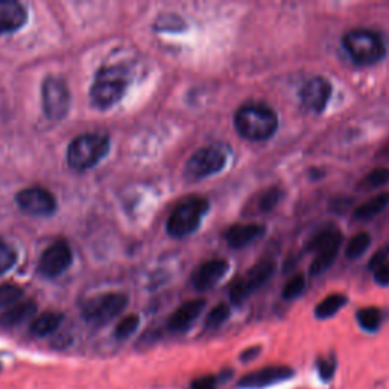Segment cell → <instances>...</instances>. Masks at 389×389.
Here are the masks:
<instances>
[{
	"label": "cell",
	"mask_w": 389,
	"mask_h": 389,
	"mask_svg": "<svg viewBox=\"0 0 389 389\" xmlns=\"http://www.w3.org/2000/svg\"><path fill=\"white\" fill-rule=\"evenodd\" d=\"M234 126L243 139L263 142L271 139L279 128V116L263 104H247L234 116Z\"/></svg>",
	"instance_id": "obj_1"
},
{
	"label": "cell",
	"mask_w": 389,
	"mask_h": 389,
	"mask_svg": "<svg viewBox=\"0 0 389 389\" xmlns=\"http://www.w3.org/2000/svg\"><path fill=\"white\" fill-rule=\"evenodd\" d=\"M342 46L358 66H372L382 61L386 47L382 37L370 29H353L342 37Z\"/></svg>",
	"instance_id": "obj_2"
},
{
	"label": "cell",
	"mask_w": 389,
	"mask_h": 389,
	"mask_svg": "<svg viewBox=\"0 0 389 389\" xmlns=\"http://www.w3.org/2000/svg\"><path fill=\"white\" fill-rule=\"evenodd\" d=\"M110 151V137L105 134H83L67 149V163L75 170L94 167Z\"/></svg>",
	"instance_id": "obj_3"
},
{
	"label": "cell",
	"mask_w": 389,
	"mask_h": 389,
	"mask_svg": "<svg viewBox=\"0 0 389 389\" xmlns=\"http://www.w3.org/2000/svg\"><path fill=\"white\" fill-rule=\"evenodd\" d=\"M208 201L202 197H190L175 207L169 216L166 230L174 238H185L197 231L201 219L207 213Z\"/></svg>",
	"instance_id": "obj_4"
},
{
	"label": "cell",
	"mask_w": 389,
	"mask_h": 389,
	"mask_svg": "<svg viewBox=\"0 0 389 389\" xmlns=\"http://www.w3.org/2000/svg\"><path fill=\"white\" fill-rule=\"evenodd\" d=\"M126 88L125 73L119 67H105L96 75L94 84L92 85V101L99 108L113 107L120 101Z\"/></svg>",
	"instance_id": "obj_5"
},
{
	"label": "cell",
	"mask_w": 389,
	"mask_h": 389,
	"mask_svg": "<svg viewBox=\"0 0 389 389\" xmlns=\"http://www.w3.org/2000/svg\"><path fill=\"white\" fill-rule=\"evenodd\" d=\"M128 304V297L125 294H111L97 295L83 306V318L94 327H102L111 322L125 311Z\"/></svg>",
	"instance_id": "obj_6"
},
{
	"label": "cell",
	"mask_w": 389,
	"mask_h": 389,
	"mask_svg": "<svg viewBox=\"0 0 389 389\" xmlns=\"http://www.w3.org/2000/svg\"><path fill=\"white\" fill-rule=\"evenodd\" d=\"M226 163V156L222 149L216 146H206L201 148L189 158L185 165V178L190 181H198L202 178L221 172Z\"/></svg>",
	"instance_id": "obj_7"
},
{
	"label": "cell",
	"mask_w": 389,
	"mask_h": 389,
	"mask_svg": "<svg viewBox=\"0 0 389 389\" xmlns=\"http://www.w3.org/2000/svg\"><path fill=\"white\" fill-rule=\"evenodd\" d=\"M275 272V262L262 260L254 265L251 270L243 274L240 279L233 283L230 288V298L234 304H242L253 294L254 290L262 288Z\"/></svg>",
	"instance_id": "obj_8"
},
{
	"label": "cell",
	"mask_w": 389,
	"mask_h": 389,
	"mask_svg": "<svg viewBox=\"0 0 389 389\" xmlns=\"http://www.w3.org/2000/svg\"><path fill=\"white\" fill-rule=\"evenodd\" d=\"M43 108L51 120H61L70 108L69 87L63 79L49 76L43 83Z\"/></svg>",
	"instance_id": "obj_9"
},
{
	"label": "cell",
	"mask_w": 389,
	"mask_h": 389,
	"mask_svg": "<svg viewBox=\"0 0 389 389\" xmlns=\"http://www.w3.org/2000/svg\"><path fill=\"white\" fill-rule=\"evenodd\" d=\"M295 371L286 365H271V367H263L260 370H256L253 372L243 376L238 388L240 389H265L274 385H279L292 379Z\"/></svg>",
	"instance_id": "obj_10"
},
{
	"label": "cell",
	"mask_w": 389,
	"mask_h": 389,
	"mask_svg": "<svg viewBox=\"0 0 389 389\" xmlns=\"http://www.w3.org/2000/svg\"><path fill=\"white\" fill-rule=\"evenodd\" d=\"M15 201L23 212L34 216H51L56 208V201L52 193L38 185L20 190Z\"/></svg>",
	"instance_id": "obj_11"
},
{
	"label": "cell",
	"mask_w": 389,
	"mask_h": 389,
	"mask_svg": "<svg viewBox=\"0 0 389 389\" xmlns=\"http://www.w3.org/2000/svg\"><path fill=\"white\" fill-rule=\"evenodd\" d=\"M72 263V249L66 242H55L40 257L38 271L44 277H58Z\"/></svg>",
	"instance_id": "obj_12"
},
{
	"label": "cell",
	"mask_w": 389,
	"mask_h": 389,
	"mask_svg": "<svg viewBox=\"0 0 389 389\" xmlns=\"http://www.w3.org/2000/svg\"><path fill=\"white\" fill-rule=\"evenodd\" d=\"M301 101L306 108L315 113L326 110L331 96V84L324 76H313L301 88Z\"/></svg>",
	"instance_id": "obj_13"
},
{
	"label": "cell",
	"mask_w": 389,
	"mask_h": 389,
	"mask_svg": "<svg viewBox=\"0 0 389 389\" xmlns=\"http://www.w3.org/2000/svg\"><path fill=\"white\" fill-rule=\"evenodd\" d=\"M229 271V263L224 258H212L198 266L192 275V283L197 290L204 292L215 288Z\"/></svg>",
	"instance_id": "obj_14"
},
{
	"label": "cell",
	"mask_w": 389,
	"mask_h": 389,
	"mask_svg": "<svg viewBox=\"0 0 389 389\" xmlns=\"http://www.w3.org/2000/svg\"><path fill=\"white\" fill-rule=\"evenodd\" d=\"M204 299H193V301L184 303L170 315L167 321V330L172 331V333H184V331H188L193 326L194 321L198 320L202 311H204Z\"/></svg>",
	"instance_id": "obj_15"
},
{
	"label": "cell",
	"mask_w": 389,
	"mask_h": 389,
	"mask_svg": "<svg viewBox=\"0 0 389 389\" xmlns=\"http://www.w3.org/2000/svg\"><path fill=\"white\" fill-rule=\"evenodd\" d=\"M342 233L339 230L331 236L326 243L315 251L316 256L313 258V262L311 265V275H320L322 272H326L329 267L333 265L336 260L339 248L342 245Z\"/></svg>",
	"instance_id": "obj_16"
},
{
	"label": "cell",
	"mask_w": 389,
	"mask_h": 389,
	"mask_svg": "<svg viewBox=\"0 0 389 389\" xmlns=\"http://www.w3.org/2000/svg\"><path fill=\"white\" fill-rule=\"evenodd\" d=\"M28 20L24 6L15 0H0V34L19 31Z\"/></svg>",
	"instance_id": "obj_17"
},
{
	"label": "cell",
	"mask_w": 389,
	"mask_h": 389,
	"mask_svg": "<svg viewBox=\"0 0 389 389\" xmlns=\"http://www.w3.org/2000/svg\"><path fill=\"white\" fill-rule=\"evenodd\" d=\"M265 225L262 224H236L230 226L225 233V240L231 248H243L251 242L257 240L265 234Z\"/></svg>",
	"instance_id": "obj_18"
},
{
	"label": "cell",
	"mask_w": 389,
	"mask_h": 389,
	"mask_svg": "<svg viewBox=\"0 0 389 389\" xmlns=\"http://www.w3.org/2000/svg\"><path fill=\"white\" fill-rule=\"evenodd\" d=\"M37 312V303L34 299H24L17 304L11 306L10 309L0 313V326L2 327H15L24 321L31 320Z\"/></svg>",
	"instance_id": "obj_19"
},
{
	"label": "cell",
	"mask_w": 389,
	"mask_h": 389,
	"mask_svg": "<svg viewBox=\"0 0 389 389\" xmlns=\"http://www.w3.org/2000/svg\"><path fill=\"white\" fill-rule=\"evenodd\" d=\"M64 320V315L60 312H44L31 324V333L37 338H44L55 333L60 329L61 322Z\"/></svg>",
	"instance_id": "obj_20"
},
{
	"label": "cell",
	"mask_w": 389,
	"mask_h": 389,
	"mask_svg": "<svg viewBox=\"0 0 389 389\" xmlns=\"http://www.w3.org/2000/svg\"><path fill=\"white\" fill-rule=\"evenodd\" d=\"M388 204H389V193L388 192L379 193L376 197L370 198L368 201L362 202L359 207H356L353 217L356 221H368V219L382 213L388 207Z\"/></svg>",
	"instance_id": "obj_21"
},
{
	"label": "cell",
	"mask_w": 389,
	"mask_h": 389,
	"mask_svg": "<svg viewBox=\"0 0 389 389\" xmlns=\"http://www.w3.org/2000/svg\"><path fill=\"white\" fill-rule=\"evenodd\" d=\"M348 298L344 294H331L315 307V316L318 320H329L335 316L347 304Z\"/></svg>",
	"instance_id": "obj_22"
},
{
	"label": "cell",
	"mask_w": 389,
	"mask_h": 389,
	"mask_svg": "<svg viewBox=\"0 0 389 389\" xmlns=\"http://www.w3.org/2000/svg\"><path fill=\"white\" fill-rule=\"evenodd\" d=\"M356 320L361 326L362 330L368 331V333H374L380 329V324H382L383 315L380 312L377 307H363L358 313H356Z\"/></svg>",
	"instance_id": "obj_23"
},
{
	"label": "cell",
	"mask_w": 389,
	"mask_h": 389,
	"mask_svg": "<svg viewBox=\"0 0 389 389\" xmlns=\"http://www.w3.org/2000/svg\"><path fill=\"white\" fill-rule=\"evenodd\" d=\"M281 189L274 185V188H270L263 190L260 194L257 197V202H256V210L258 213H270L272 210L277 207V204L281 199Z\"/></svg>",
	"instance_id": "obj_24"
},
{
	"label": "cell",
	"mask_w": 389,
	"mask_h": 389,
	"mask_svg": "<svg viewBox=\"0 0 389 389\" xmlns=\"http://www.w3.org/2000/svg\"><path fill=\"white\" fill-rule=\"evenodd\" d=\"M371 243V236L368 233H358L356 236H353L347 243L345 248V257L347 258H359L365 251L370 248Z\"/></svg>",
	"instance_id": "obj_25"
},
{
	"label": "cell",
	"mask_w": 389,
	"mask_h": 389,
	"mask_svg": "<svg viewBox=\"0 0 389 389\" xmlns=\"http://www.w3.org/2000/svg\"><path fill=\"white\" fill-rule=\"evenodd\" d=\"M23 290L17 285L13 283H6V285H0V311L10 309L11 306L22 301Z\"/></svg>",
	"instance_id": "obj_26"
},
{
	"label": "cell",
	"mask_w": 389,
	"mask_h": 389,
	"mask_svg": "<svg viewBox=\"0 0 389 389\" xmlns=\"http://www.w3.org/2000/svg\"><path fill=\"white\" fill-rule=\"evenodd\" d=\"M230 313H231L230 306L225 303H221L216 307H213L206 318V322H204L206 330H216L221 327L222 324L226 322V320L230 318Z\"/></svg>",
	"instance_id": "obj_27"
},
{
	"label": "cell",
	"mask_w": 389,
	"mask_h": 389,
	"mask_svg": "<svg viewBox=\"0 0 389 389\" xmlns=\"http://www.w3.org/2000/svg\"><path fill=\"white\" fill-rule=\"evenodd\" d=\"M389 184V167H377L372 169L371 172L361 181L362 189H377L382 185Z\"/></svg>",
	"instance_id": "obj_28"
},
{
	"label": "cell",
	"mask_w": 389,
	"mask_h": 389,
	"mask_svg": "<svg viewBox=\"0 0 389 389\" xmlns=\"http://www.w3.org/2000/svg\"><path fill=\"white\" fill-rule=\"evenodd\" d=\"M140 326V318L137 315H128L125 316L124 320H122L119 324H117V327L115 330V338L119 339V340H124V339H128L129 336H133L137 329H139Z\"/></svg>",
	"instance_id": "obj_29"
},
{
	"label": "cell",
	"mask_w": 389,
	"mask_h": 389,
	"mask_svg": "<svg viewBox=\"0 0 389 389\" xmlns=\"http://www.w3.org/2000/svg\"><path fill=\"white\" fill-rule=\"evenodd\" d=\"M338 361L335 356H326V358L316 359V370H318L320 379L324 383H330L335 377Z\"/></svg>",
	"instance_id": "obj_30"
},
{
	"label": "cell",
	"mask_w": 389,
	"mask_h": 389,
	"mask_svg": "<svg viewBox=\"0 0 389 389\" xmlns=\"http://www.w3.org/2000/svg\"><path fill=\"white\" fill-rule=\"evenodd\" d=\"M304 289H306V277L303 274H297L286 283L285 288H283L281 297L285 299H294L301 295Z\"/></svg>",
	"instance_id": "obj_31"
},
{
	"label": "cell",
	"mask_w": 389,
	"mask_h": 389,
	"mask_svg": "<svg viewBox=\"0 0 389 389\" xmlns=\"http://www.w3.org/2000/svg\"><path fill=\"white\" fill-rule=\"evenodd\" d=\"M17 262V254H15L14 248L0 239V274H5L11 270V267Z\"/></svg>",
	"instance_id": "obj_32"
},
{
	"label": "cell",
	"mask_w": 389,
	"mask_h": 389,
	"mask_svg": "<svg viewBox=\"0 0 389 389\" xmlns=\"http://www.w3.org/2000/svg\"><path fill=\"white\" fill-rule=\"evenodd\" d=\"M219 383H221V377L207 374V376H202V377L192 380L190 389H217Z\"/></svg>",
	"instance_id": "obj_33"
},
{
	"label": "cell",
	"mask_w": 389,
	"mask_h": 389,
	"mask_svg": "<svg viewBox=\"0 0 389 389\" xmlns=\"http://www.w3.org/2000/svg\"><path fill=\"white\" fill-rule=\"evenodd\" d=\"M374 280L380 286L389 285V262H385L377 267V270L374 271Z\"/></svg>",
	"instance_id": "obj_34"
},
{
	"label": "cell",
	"mask_w": 389,
	"mask_h": 389,
	"mask_svg": "<svg viewBox=\"0 0 389 389\" xmlns=\"http://www.w3.org/2000/svg\"><path fill=\"white\" fill-rule=\"evenodd\" d=\"M262 353V348L260 347H249L247 348V350H243L240 353V362H251V361H254L258 354Z\"/></svg>",
	"instance_id": "obj_35"
},
{
	"label": "cell",
	"mask_w": 389,
	"mask_h": 389,
	"mask_svg": "<svg viewBox=\"0 0 389 389\" xmlns=\"http://www.w3.org/2000/svg\"><path fill=\"white\" fill-rule=\"evenodd\" d=\"M385 262H386V253H385V251H379V253H376L374 256H372L368 266H370L371 271H376L377 267L382 265V263H385Z\"/></svg>",
	"instance_id": "obj_36"
},
{
	"label": "cell",
	"mask_w": 389,
	"mask_h": 389,
	"mask_svg": "<svg viewBox=\"0 0 389 389\" xmlns=\"http://www.w3.org/2000/svg\"><path fill=\"white\" fill-rule=\"evenodd\" d=\"M0 371H2V363H0Z\"/></svg>",
	"instance_id": "obj_37"
}]
</instances>
